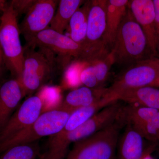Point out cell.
I'll return each mask as SVG.
<instances>
[{
  "mask_svg": "<svg viewBox=\"0 0 159 159\" xmlns=\"http://www.w3.org/2000/svg\"><path fill=\"white\" fill-rule=\"evenodd\" d=\"M107 2V0L91 1L86 37L82 45L84 51L83 59L93 57L107 48L103 42L106 29Z\"/></svg>",
  "mask_w": 159,
  "mask_h": 159,
  "instance_id": "cell-6",
  "label": "cell"
},
{
  "mask_svg": "<svg viewBox=\"0 0 159 159\" xmlns=\"http://www.w3.org/2000/svg\"><path fill=\"white\" fill-rule=\"evenodd\" d=\"M159 73V57L151 56L135 62L128 66L115 79L108 88V95L114 99L115 94L125 90L152 87Z\"/></svg>",
  "mask_w": 159,
  "mask_h": 159,
  "instance_id": "cell-5",
  "label": "cell"
},
{
  "mask_svg": "<svg viewBox=\"0 0 159 159\" xmlns=\"http://www.w3.org/2000/svg\"><path fill=\"white\" fill-rule=\"evenodd\" d=\"M154 8V25L158 53L159 52V0H152Z\"/></svg>",
  "mask_w": 159,
  "mask_h": 159,
  "instance_id": "cell-27",
  "label": "cell"
},
{
  "mask_svg": "<svg viewBox=\"0 0 159 159\" xmlns=\"http://www.w3.org/2000/svg\"><path fill=\"white\" fill-rule=\"evenodd\" d=\"M25 96L17 79L6 81L0 89V132L11 116V114Z\"/></svg>",
  "mask_w": 159,
  "mask_h": 159,
  "instance_id": "cell-13",
  "label": "cell"
},
{
  "mask_svg": "<svg viewBox=\"0 0 159 159\" xmlns=\"http://www.w3.org/2000/svg\"><path fill=\"white\" fill-rule=\"evenodd\" d=\"M151 153L152 152H150V153L147 154L142 159H153V158L151 156Z\"/></svg>",
  "mask_w": 159,
  "mask_h": 159,
  "instance_id": "cell-31",
  "label": "cell"
},
{
  "mask_svg": "<svg viewBox=\"0 0 159 159\" xmlns=\"http://www.w3.org/2000/svg\"><path fill=\"white\" fill-rule=\"evenodd\" d=\"M34 2L35 1H12L11 3L18 16L23 13H27Z\"/></svg>",
  "mask_w": 159,
  "mask_h": 159,
  "instance_id": "cell-26",
  "label": "cell"
},
{
  "mask_svg": "<svg viewBox=\"0 0 159 159\" xmlns=\"http://www.w3.org/2000/svg\"><path fill=\"white\" fill-rule=\"evenodd\" d=\"M128 7L144 31L152 56L158 54L155 31L154 8L152 0H129Z\"/></svg>",
  "mask_w": 159,
  "mask_h": 159,
  "instance_id": "cell-11",
  "label": "cell"
},
{
  "mask_svg": "<svg viewBox=\"0 0 159 159\" xmlns=\"http://www.w3.org/2000/svg\"><path fill=\"white\" fill-rule=\"evenodd\" d=\"M37 95L42 101L43 113L57 109L61 105V95L59 88L54 86L44 87Z\"/></svg>",
  "mask_w": 159,
  "mask_h": 159,
  "instance_id": "cell-22",
  "label": "cell"
},
{
  "mask_svg": "<svg viewBox=\"0 0 159 159\" xmlns=\"http://www.w3.org/2000/svg\"><path fill=\"white\" fill-rule=\"evenodd\" d=\"M4 62H5L4 56H3L2 51L1 47H0V71L2 70V67Z\"/></svg>",
  "mask_w": 159,
  "mask_h": 159,
  "instance_id": "cell-28",
  "label": "cell"
},
{
  "mask_svg": "<svg viewBox=\"0 0 159 159\" xmlns=\"http://www.w3.org/2000/svg\"><path fill=\"white\" fill-rule=\"evenodd\" d=\"M17 16L11 3L7 4L0 17V47L7 66L19 79L22 74L25 53Z\"/></svg>",
  "mask_w": 159,
  "mask_h": 159,
  "instance_id": "cell-3",
  "label": "cell"
},
{
  "mask_svg": "<svg viewBox=\"0 0 159 159\" xmlns=\"http://www.w3.org/2000/svg\"><path fill=\"white\" fill-rule=\"evenodd\" d=\"M85 1L82 0H61L54 17L50 24V29L63 34L68 27L71 18L75 11Z\"/></svg>",
  "mask_w": 159,
  "mask_h": 159,
  "instance_id": "cell-18",
  "label": "cell"
},
{
  "mask_svg": "<svg viewBox=\"0 0 159 159\" xmlns=\"http://www.w3.org/2000/svg\"><path fill=\"white\" fill-rule=\"evenodd\" d=\"M129 0H107L104 44L112 47L117 31L128 10Z\"/></svg>",
  "mask_w": 159,
  "mask_h": 159,
  "instance_id": "cell-16",
  "label": "cell"
},
{
  "mask_svg": "<svg viewBox=\"0 0 159 159\" xmlns=\"http://www.w3.org/2000/svg\"><path fill=\"white\" fill-rule=\"evenodd\" d=\"M116 101L122 100L129 104L139 105L159 110V89L151 86L129 89L113 96Z\"/></svg>",
  "mask_w": 159,
  "mask_h": 159,
  "instance_id": "cell-15",
  "label": "cell"
},
{
  "mask_svg": "<svg viewBox=\"0 0 159 159\" xmlns=\"http://www.w3.org/2000/svg\"><path fill=\"white\" fill-rule=\"evenodd\" d=\"M125 126V130L118 141V159H142L158 145L153 143L145 149V139L141 134L132 125L127 124Z\"/></svg>",
  "mask_w": 159,
  "mask_h": 159,
  "instance_id": "cell-12",
  "label": "cell"
},
{
  "mask_svg": "<svg viewBox=\"0 0 159 159\" xmlns=\"http://www.w3.org/2000/svg\"><path fill=\"white\" fill-rule=\"evenodd\" d=\"M58 1H35L19 26L20 32L29 43L39 32L48 28L56 11Z\"/></svg>",
  "mask_w": 159,
  "mask_h": 159,
  "instance_id": "cell-8",
  "label": "cell"
},
{
  "mask_svg": "<svg viewBox=\"0 0 159 159\" xmlns=\"http://www.w3.org/2000/svg\"><path fill=\"white\" fill-rule=\"evenodd\" d=\"M147 49L145 33L128 7L111 48L115 63L129 66L148 58L145 57Z\"/></svg>",
  "mask_w": 159,
  "mask_h": 159,
  "instance_id": "cell-1",
  "label": "cell"
},
{
  "mask_svg": "<svg viewBox=\"0 0 159 159\" xmlns=\"http://www.w3.org/2000/svg\"><path fill=\"white\" fill-rule=\"evenodd\" d=\"M86 61L93 64L99 86L102 87V84L107 79L112 66L115 64L111 51L106 50L97 57Z\"/></svg>",
  "mask_w": 159,
  "mask_h": 159,
  "instance_id": "cell-20",
  "label": "cell"
},
{
  "mask_svg": "<svg viewBox=\"0 0 159 159\" xmlns=\"http://www.w3.org/2000/svg\"><path fill=\"white\" fill-rule=\"evenodd\" d=\"M87 62V63L83 69L80 76L81 84L90 88L101 87L99 86L96 77L93 65L90 62Z\"/></svg>",
  "mask_w": 159,
  "mask_h": 159,
  "instance_id": "cell-25",
  "label": "cell"
},
{
  "mask_svg": "<svg viewBox=\"0 0 159 159\" xmlns=\"http://www.w3.org/2000/svg\"><path fill=\"white\" fill-rule=\"evenodd\" d=\"M115 101H116L107 97L89 106L77 109L71 113L64 127L60 132L66 133L74 130L88 121L102 108Z\"/></svg>",
  "mask_w": 159,
  "mask_h": 159,
  "instance_id": "cell-17",
  "label": "cell"
},
{
  "mask_svg": "<svg viewBox=\"0 0 159 159\" xmlns=\"http://www.w3.org/2000/svg\"><path fill=\"white\" fill-rule=\"evenodd\" d=\"M71 113L61 108L43 113L29 127L0 143V153L13 146L30 144L43 137L58 134L64 127Z\"/></svg>",
  "mask_w": 159,
  "mask_h": 159,
  "instance_id": "cell-4",
  "label": "cell"
},
{
  "mask_svg": "<svg viewBox=\"0 0 159 159\" xmlns=\"http://www.w3.org/2000/svg\"><path fill=\"white\" fill-rule=\"evenodd\" d=\"M132 126L141 134L144 139L152 143L159 144V114L149 121Z\"/></svg>",
  "mask_w": 159,
  "mask_h": 159,
  "instance_id": "cell-23",
  "label": "cell"
},
{
  "mask_svg": "<svg viewBox=\"0 0 159 159\" xmlns=\"http://www.w3.org/2000/svg\"><path fill=\"white\" fill-rule=\"evenodd\" d=\"M125 126L116 121L96 133L74 143L65 159H115L120 132Z\"/></svg>",
  "mask_w": 159,
  "mask_h": 159,
  "instance_id": "cell-2",
  "label": "cell"
},
{
  "mask_svg": "<svg viewBox=\"0 0 159 159\" xmlns=\"http://www.w3.org/2000/svg\"><path fill=\"white\" fill-rule=\"evenodd\" d=\"M50 60L42 52L31 51L25 55L22 74L19 79L25 95H31L42 85L51 73Z\"/></svg>",
  "mask_w": 159,
  "mask_h": 159,
  "instance_id": "cell-7",
  "label": "cell"
},
{
  "mask_svg": "<svg viewBox=\"0 0 159 159\" xmlns=\"http://www.w3.org/2000/svg\"><path fill=\"white\" fill-rule=\"evenodd\" d=\"M7 4H6V1H3V0H0V11L2 12L3 10L6 7Z\"/></svg>",
  "mask_w": 159,
  "mask_h": 159,
  "instance_id": "cell-29",
  "label": "cell"
},
{
  "mask_svg": "<svg viewBox=\"0 0 159 159\" xmlns=\"http://www.w3.org/2000/svg\"><path fill=\"white\" fill-rule=\"evenodd\" d=\"M34 142L13 146L2 152L0 159H35L39 155L38 145Z\"/></svg>",
  "mask_w": 159,
  "mask_h": 159,
  "instance_id": "cell-21",
  "label": "cell"
},
{
  "mask_svg": "<svg viewBox=\"0 0 159 159\" xmlns=\"http://www.w3.org/2000/svg\"><path fill=\"white\" fill-rule=\"evenodd\" d=\"M107 97L108 88L80 87L69 92L59 108L72 113L77 109L89 106Z\"/></svg>",
  "mask_w": 159,
  "mask_h": 159,
  "instance_id": "cell-14",
  "label": "cell"
},
{
  "mask_svg": "<svg viewBox=\"0 0 159 159\" xmlns=\"http://www.w3.org/2000/svg\"><path fill=\"white\" fill-rule=\"evenodd\" d=\"M29 44L38 46L66 57L82 59L84 56V49L82 45L50 28L36 34Z\"/></svg>",
  "mask_w": 159,
  "mask_h": 159,
  "instance_id": "cell-10",
  "label": "cell"
},
{
  "mask_svg": "<svg viewBox=\"0 0 159 159\" xmlns=\"http://www.w3.org/2000/svg\"><path fill=\"white\" fill-rule=\"evenodd\" d=\"M42 101L38 95L30 96L11 116L0 132V143L17 134L34 123L43 113Z\"/></svg>",
  "mask_w": 159,
  "mask_h": 159,
  "instance_id": "cell-9",
  "label": "cell"
},
{
  "mask_svg": "<svg viewBox=\"0 0 159 159\" xmlns=\"http://www.w3.org/2000/svg\"><path fill=\"white\" fill-rule=\"evenodd\" d=\"M153 87L157 88H159V73L158 74V76L157 77V79L156 80L155 82H154V83L153 84V85H152V86Z\"/></svg>",
  "mask_w": 159,
  "mask_h": 159,
  "instance_id": "cell-30",
  "label": "cell"
},
{
  "mask_svg": "<svg viewBox=\"0 0 159 159\" xmlns=\"http://www.w3.org/2000/svg\"><path fill=\"white\" fill-rule=\"evenodd\" d=\"M91 1H85L71 18L69 26L70 37L75 42L82 45L85 41L87 30L88 17Z\"/></svg>",
  "mask_w": 159,
  "mask_h": 159,
  "instance_id": "cell-19",
  "label": "cell"
},
{
  "mask_svg": "<svg viewBox=\"0 0 159 159\" xmlns=\"http://www.w3.org/2000/svg\"><path fill=\"white\" fill-rule=\"evenodd\" d=\"M87 63V62L83 60L78 59L69 66L64 76V82L67 86L74 87L81 84L80 76Z\"/></svg>",
  "mask_w": 159,
  "mask_h": 159,
  "instance_id": "cell-24",
  "label": "cell"
}]
</instances>
